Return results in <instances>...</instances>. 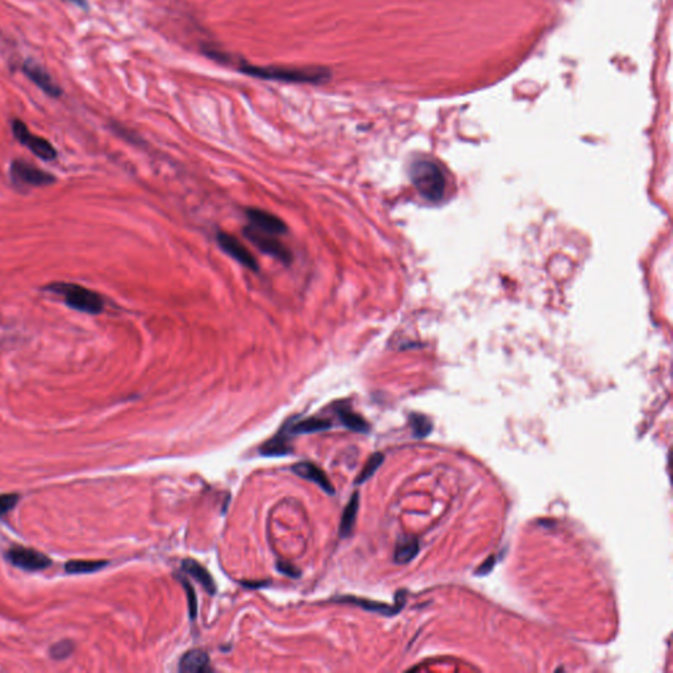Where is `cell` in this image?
Returning <instances> with one entry per match:
<instances>
[{
  "label": "cell",
  "mask_w": 673,
  "mask_h": 673,
  "mask_svg": "<svg viewBox=\"0 0 673 673\" xmlns=\"http://www.w3.org/2000/svg\"><path fill=\"white\" fill-rule=\"evenodd\" d=\"M201 52L212 61L233 66L238 73L255 80L295 83V84H325L331 80V70L326 66H283V65H252L249 61L232 57L214 46H203Z\"/></svg>",
  "instance_id": "6da1fadb"
},
{
  "label": "cell",
  "mask_w": 673,
  "mask_h": 673,
  "mask_svg": "<svg viewBox=\"0 0 673 673\" xmlns=\"http://www.w3.org/2000/svg\"><path fill=\"white\" fill-rule=\"evenodd\" d=\"M45 290L62 296L67 306L83 313L100 315L104 311L103 297L98 292L86 288L80 284L57 282L46 286Z\"/></svg>",
  "instance_id": "7a4b0ae2"
},
{
  "label": "cell",
  "mask_w": 673,
  "mask_h": 673,
  "mask_svg": "<svg viewBox=\"0 0 673 673\" xmlns=\"http://www.w3.org/2000/svg\"><path fill=\"white\" fill-rule=\"evenodd\" d=\"M412 181L423 198L439 200L445 194V178L439 167L432 162H416L412 167Z\"/></svg>",
  "instance_id": "3957f363"
},
{
  "label": "cell",
  "mask_w": 673,
  "mask_h": 673,
  "mask_svg": "<svg viewBox=\"0 0 673 673\" xmlns=\"http://www.w3.org/2000/svg\"><path fill=\"white\" fill-rule=\"evenodd\" d=\"M11 131L15 138L28 147L36 157L42 160H53L57 158V150L46 138L29 132L27 124L20 119L11 121Z\"/></svg>",
  "instance_id": "277c9868"
},
{
  "label": "cell",
  "mask_w": 673,
  "mask_h": 673,
  "mask_svg": "<svg viewBox=\"0 0 673 673\" xmlns=\"http://www.w3.org/2000/svg\"><path fill=\"white\" fill-rule=\"evenodd\" d=\"M20 71L27 80H30L42 93L52 99H59L64 95V89L53 80L50 73L33 58H27L21 62Z\"/></svg>",
  "instance_id": "5b68a950"
},
{
  "label": "cell",
  "mask_w": 673,
  "mask_h": 673,
  "mask_svg": "<svg viewBox=\"0 0 673 673\" xmlns=\"http://www.w3.org/2000/svg\"><path fill=\"white\" fill-rule=\"evenodd\" d=\"M11 178L15 185L44 187L55 182L52 174L29 163L24 159H15L11 165Z\"/></svg>",
  "instance_id": "8992f818"
},
{
  "label": "cell",
  "mask_w": 673,
  "mask_h": 673,
  "mask_svg": "<svg viewBox=\"0 0 673 673\" xmlns=\"http://www.w3.org/2000/svg\"><path fill=\"white\" fill-rule=\"evenodd\" d=\"M6 557L12 566L21 568L24 571H42L52 564V560L48 555L24 546L11 547L6 553Z\"/></svg>",
  "instance_id": "52a82bcc"
},
{
  "label": "cell",
  "mask_w": 673,
  "mask_h": 673,
  "mask_svg": "<svg viewBox=\"0 0 673 673\" xmlns=\"http://www.w3.org/2000/svg\"><path fill=\"white\" fill-rule=\"evenodd\" d=\"M243 233H245L246 237L250 239L251 243H254L264 254L274 257L275 259H279L283 264H290V250L277 239V236L264 233V232L255 229L254 226L246 228L243 230Z\"/></svg>",
  "instance_id": "ba28073f"
},
{
  "label": "cell",
  "mask_w": 673,
  "mask_h": 673,
  "mask_svg": "<svg viewBox=\"0 0 673 673\" xmlns=\"http://www.w3.org/2000/svg\"><path fill=\"white\" fill-rule=\"evenodd\" d=\"M217 242H219L220 248L228 255H230L233 259H236L242 266L250 268L252 271L258 270L257 259L254 258V255L251 254L250 251L246 249V246L242 245L238 241L237 238H234L228 233H219L217 234Z\"/></svg>",
  "instance_id": "9c48e42d"
},
{
  "label": "cell",
  "mask_w": 673,
  "mask_h": 673,
  "mask_svg": "<svg viewBox=\"0 0 673 673\" xmlns=\"http://www.w3.org/2000/svg\"><path fill=\"white\" fill-rule=\"evenodd\" d=\"M246 214L248 219L250 220L251 226H254L255 229L264 233L280 236L287 232V226L283 223V220L270 212L258 210V208H250L248 210Z\"/></svg>",
  "instance_id": "30bf717a"
},
{
  "label": "cell",
  "mask_w": 673,
  "mask_h": 673,
  "mask_svg": "<svg viewBox=\"0 0 673 673\" xmlns=\"http://www.w3.org/2000/svg\"><path fill=\"white\" fill-rule=\"evenodd\" d=\"M404 594H405V592L398 593L400 598H397L396 607H391V605L382 604V602H375V601H371L367 598H359V597H354V596H344V597H340V598H333V601L334 602H342V604H351V605H356V607H363L367 611L380 613L383 616H394V614L398 613L405 604Z\"/></svg>",
  "instance_id": "8fae6325"
},
{
  "label": "cell",
  "mask_w": 673,
  "mask_h": 673,
  "mask_svg": "<svg viewBox=\"0 0 673 673\" xmlns=\"http://www.w3.org/2000/svg\"><path fill=\"white\" fill-rule=\"evenodd\" d=\"M291 470H292V472L295 475L300 476V477H303L305 480H309V481L315 483L324 492H326L328 495L333 496L335 493V490H334V487H333L329 477L326 476V474L320 467H317L315 463H296V464H293L291 467Z\"/></svg>",
  "instance_id": "7c38bea8"
},
{
  "label": "cell",
  "mask_w": 673,
  "mask_h": 673,
  "mask_svg": "<svg viewBox=\"0 0 673 673\" xmlns=\"http://www.w3.org/2000/svg\"><path fill=\"white\" fill-rule=\"evenodd\" d=\"M179 671L187 673H203L211 671L208 654L203 649H191L185 652L179 663Z\"/></svg>",
  "instance_id": "4fadbf2b"
},
{
  "label": "cell",
  "mask_w": 673,
  "mask_h": 673,
  "mask_svg": "<svg viewBox=\"0 0 673 673\" xmlns=\"http://www.w3.org/2000/svg\"><path fill=\"white\" fill-rule=\"evenodd\" d=\"M182 569L191 578H194L199 584L210 594L216 593V584L213 581L211 573L203 567L199 562L194 559H185L182 562Z\"/></svg>",
  "instance_id": "5bb4252c"
},
{
  "label": "cell",
  "mask_w": 673,
  "mask_h": 673,
  "mask_svg": "<svg viewBox=\"0 0 673 673\" xmlns=\"http://www.w3.org/2000/svg\"><path fill=\"white\" fill-rule=\"evenodd\" d=\"M288 432L282 430L277 433V436H273L271 439L266 441L264 445L259 448V452L264 457H284L292 452V448L288 439Z\"/></svg>",
  "instance_id": "9a60e30c"
},
{
  "label": "cell",
  "mask_w": 673,
  "mask_h": 673,
  "mask_svg": "<svg viewBox=\"0 0 673 673\" xmlns=\"http://www.w3.org/2000/svg\"><path fill=\"white\" fill-rule=\"evenodd\" d=\"M358 510H359V493L356 492L347 502V505L344 506L341 524H340L341 538H349L353 534L357 522Z\"/></svg>",
  "instance_id": "2e32d148"
},
{
  "label": "cell",
  "mask_w": 673,
  "mask_h": 673,
  "mask_svg": "<svg viewBox=\"0 0 673 673\" xmlns=\"http://www.w3.org/2000/svg\"><path fill=\"white\" fill-rule=\"evenodd\" d=\"M333 423H330L326 418L321 417H311V418H304L297 423H291L288 426V434H309V433H317V432H324L331 427Z\"/></svg>",
  "instance_id": "e0dca14e"
},
{
  "label": "cell",
  "mask_w": 673,
  "mask_h": 673,
  "mask_svg": "<svg viewBox=\"0 0 673 673\" xmlns=\"http://www.w3.org/2000/svg\"><path fill=\"white\" fill-rule=\"evenodd\" d=\"M420 553V543L416 538H403L397 542L395 548V562L397 564H407Z\"/></svg>",
  "instance_id": "ac0fdd59"
},
{
  "label": "cell",
  "mask_w": 673,
  "mask_h": 673,
  "mask_svg": "<svg viewBox=\"0 0 673 673\" xmlns=\"http://www.w3.org/2000/svg\"><path fill=\"white\" fill-rule=\"evenodd\" d=\"M338 416L341 418V423H344L347 429L357 432V433H369L370 425L363 417H360L353 410L342 408V409L338 410Z\"/></svg>",
  "instance_id": "d6986e66"
},
{
  "label": "cell",
  "mask_w": 673,
  "mask_h": 673,
  "mask_svg": "<svg viewBox=\"0 0 673 673\" xmlns=\"http://www.w3.org/2000/svg\"><path fill=\"white\" fill-rule=\"evenodd\" d=\"M108 566L107 560H70L65 564L67 573H91Z\"/></svg>",
  "instance_id": "ffe728a7"
},
{
  "label": "cell",
  "mask_w": 673,
  "mask_h": 673,
  "mask_svg": "<svg viewBox=\"0 0 673 673\" xmlns=\"http://www.w3.org/2000/svg\"><path fill=\"white\" fill-rule=\"evenodd\" d=\"M383 462L384 455L382 452H376V454L371 455L370 459L367 461L366 465L363 467V470L360 471V474L356 479V483L357 484H363L365 481H367L371 476H374V474L379 470V467L382 465V463Z\"/></svg>",
  "instance_id": "44dd1931"
},
{
  "label": "cell",
  "mask_w": 673,
  "mask_h": 673,
  "mask_svg": "<svg viewBox=\"0 0 673 673\" xmlns=\"http://www.w3.org/2000/svg\"><path fill=\"white\" fill-rule=\"evenodd\" d=\"M410 426H412L413 434L417 438L429 436L430 432L433 430V423H430V420L423 414H412L410 416Z\"/></svg>",
  "instance_id": "7402d4cb"
},
{
  "label": "cell",
  "mask_w": 673,
  "mask_h": 673,
  "mask_svg": "<svg viewBox=\"0 0 673 673\" xmlns=\"http://www.w3.org/2000/svg\"><path fill=\"white\" fill-rule=\"evenodd\" d=\"M183 588H185V596H187V600H188V611H190V617L191 620H196L198 617V598H196V592L194 589V587L188 582V581L181 578L179 579Z\"/></svg>",
  "instance_id": "603a6c76"
},
{
  "label": "cell",
  "mask_w": 673,
  "mask_h": 673,
  "mask_svg": "<svg viewBox=\"0 0 673 673\" xmlns=\"http://www.w3.org/2000/svg\"><path fill=\"white\" fill-rule=\"evenodd\" d=\"M74 651V643L71 640H61L50 647V655L55 660L66 659Z\"/></svg>",
  "instance_id": "cb8c5ba5"
},
{
  "label": "cell",
  "mask_w": 673,
  "mask_h": 673,
  "mask_svg": "<svg viewBox=\"0 0 673 673\" xmlns=\"http://www.w3.org/2000/svg\"><path fill=\"white\" fill-rule=\"evenodd\" d=\"M20 500V496L17 493H3L0 495V518L4 517L7 513H10L16 504Z\"/></svg>",
  "instance_id": "d4e9b609"
},
{
  "label": "cell",
  "mask_w": 673,
  "mask_h": 673,
  "mask_svg": "<svg viewBox=\"0 0 673 673\" xmlns=\"http://www.w3.org/2000/svg\"><path fill=\"white\" fill-rule=\"evenodd\" d=\"M496 557H497V556H495V555L489 556L488 559H487V560H486V562H484V563H483V564L479 567V569L476 571V575H477V576H484V575H488L489 572H490V571L495 568V564H496V562H497V559H496Z\"/></svg>",
  "instance_id": "484cf974"
},
{
  "label": "cell",
  "mask_w": 673,
  "mask_h": 673,
  "mask_svg": "<svg viewBox=\"0 0 673 673\" xmlns=\"http://www.w3.org/2000/svg\"><path fill=\"white\" fill-rule=\"evenodd\" d=\"M277 569H279L280 572H283V573L288 575V576H293V578L299 576V572H297V571H295V567H291L290 564H283V563H280V564H277Z\"/></svg>",
  "instance_id": "4316f807"
},
{
  "label": "cell",
  "mask_w": 673,
  "mask_h": 673,
  "mask_svg": "<svg viewBox=\"0 0 673 673\" xmlns=\"http://www.w3.org/2000/svg\"><path fill=\"white\" fill-rule=\"evenodd\" d=\"M62 1L71 3V4H74L75 7L80 8L82 11H84V12H89V10H90V3H89V0H62Z\"/></svg>",
  "instance_id": "83f0119b"
}]
</instances>
